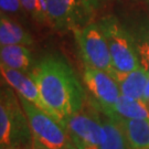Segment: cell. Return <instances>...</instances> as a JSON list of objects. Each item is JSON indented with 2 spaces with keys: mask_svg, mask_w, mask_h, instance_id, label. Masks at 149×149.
Instances as JSON below:
<instances>
[{
  "mask_svg": "<svg viewBox=\"0 0 149 149\" xmlns=\"http://www.w3.org/2000/svg\"><path fill=\"white\" fill-rule=\"evenodd\" d=\"M49 115L65 128L66 119L84 108L85 92L68 62L58 55L42 59L30 73Z\"/></svg>",
  "mask_w": 149,
  "mask_h": 149,
  "instance_id": "cell-1",
  "label": "cell"
},
{
  "mask_svg": "<svg viewBox=\"0 0 149 149\" xmlns=\"http://www.w3.org/2000/svg\"><path fill=\"white\" fill-rule=\"evenodd\" d=\"M20 0H0V8L2 13H17L21 9Z\"/></svg>",
  "mask_w": 149,
  "mask_h": 149,
  "instance_id": "cell-18",
  "label": "cell"
},
{
  "mask_svg": "<svg viewBox=\"0 0 149 149\" xmlns=\"http://www.w3.org/2000/svg\"><path fill=\"white\" fill-rule=\"evenodd\" d=\"M123 119H149V108L141 100L120 95L115 106V116Z\"/></svg>",
  "mask_w": 149,
  "mask_h": 149,
  "instance_id": "cell-15",
  "label": "cell"
},
{
  "mask_svg": "<svg viewBox=\"0 0 149 149\" xmlns=\"http://www.w3.org/2000/svg\"><path fill=\"white\" fill-rule=\"evenodd\" d=\"M79 51L86 66L105 71L112 75L115 72L106 39L97 23H87L73 30Z\"/></svg>",
  "mask_w": 149,
  "mask_h": 149,
  "instance_id": "cell-5",
  "label": "cell"
},
{
  "mask_svg": "<svg viewBox=\"0 0 149 149\" xmlns=\"http://www.w3.org/2000/svg\"><path fill=\"white\" fill-rule=\"evenodd\" d=\"M49 24L61 32L84 27L91 16L82 0H47Z\"/></svg>",
  "mask_w": 149,
  "mask_h": 149,
  "instance_id": "cell-8",
  "label": "cell"
},
{
  "mask_svg": "<svg viewBox=\"0 0 149 149\" xmlns=\"http://www.w3.org/2000/svg\"><path fill=\"white\" fill-rule=\"evenodd\" d=\"M0 70L2 79L6 81L8 85H10L16 91L19 97L27 100L39 109H41L42 112L47 113L49 115L48 108L43 103L37 84L30 75H27L21 71L10 69L3 64L0 65Z\"/></svg>",
  "mask_w": 149,
  "mask_h": 149,
  "instance_id": "cell-9",
  "label": "cell"
},
{
  "mask_svg": "<svg viewBox=\"0 0 149 149\" xmlns=\"http://www.w3.org/2000/svg\"><path fill=\"white\" fill-rule=\"evenodd\" d=\"M63 149H77L75 146H71V147H66V148H63Z\"/></svg>",
  "mask_w": 149,
  "mask_h": 149,
  "instance_id": "cell-21",
  "label": "cell"
},
{
  "mask_svg": "<svg viewBox=\"0 0 149 149\" xmlns=\"http://www.w3.org/2000/svg\"><path fill=\"white\" fill-rule=\"evenodd\" d=\"M0 44L5 45H23L30 47L33 44L31 36L18 23L10 20L1 13L0 17Z\"/></svg>",
  "mask_w": 149,
  "mask_h": 149,
  "instance_id": "cell-13",
  "label": "cell"
},
{
  "mask_svg": "<svg viewBox=\"0 0 149 149\" xmlns=\"http://www.w3.org/2000/svg\"><path fill=\"white\" fill-rule=\"evenodd\" d=\"M93 111H84L74 114L66 119L65 129L72 144L77 149H101L104 130L100 117V111L91 102Z\"/></svg>",
  "mask_w": 149,
  "mask_h": 149,
  "instance_id": "cell-6",
  "label": "cell"
},
{
  "mask_svg": "<svg viewBox=\"0 0 149 149\" xmlns=\"http://www.w3.org/2000/svg\"><path fill=\"white\" fill-rule=\"evenodd\" d=\"M5 149H16V148H5Z\"/></svg>",
  "mask_w": 149,
  "mask_h": 149,
  "instance_id": "cell-22",
  "label": "cell"
},
{
  "mask_svg": "<svg viewBox=\"0 0 149 149\" xmlns=\"http://www.w3.org/2000/svg\"><path fill=\"white\" fill-rule=\"evenodd\" d=\"M20 104L11 88H2L0 101V145L2 149L28 146L32 141L27 115Z\"/></svg>",
  "mask_w": 149,
  "mask_h": 149,
  "instance_id": "cell-3",
  "label": "cell"
},
{
  "mask_svg": "<svg viewBox=\"0 0 149 149\" xmlns=\"http://www.w3.org/2000/svg\"><path fill=\"white\" fill-rule=\"evenodd\" d=\"M32 135V149H63L74 146L66 129L47 113L19 97Z\"/></svg>",
  "mask_w": 149,
  "mask_h": 149,
  "instance_id": "cell-4",
  "label": "cell"
},
{
  "mask_svg": "<svg viewBox=\"0 0 149 149\" xmlns=\"http://www.w3.org/2000/svg\"><path fill=\"white\" fill-rule=\"evenodd\" d=\"M97 24L106 39L115 71L127 73L141 68L133 34L116 17H104Z\"/></svg>",
  "mask_w": 149,
  "mask_h": 149,
  "instance_id": "cell-2",
  "label": "cell"
},
{
  "mask_svg": "<svg viewBox=\"0 0 149 149\" xmlns=\"http://www.w3.org/2000/svg\"><path fill=\"white\" fill-rule=\"evenodd\" d=\"M114 119L122 127L128 149H149V119Z\"/></svg>",
  "mask_w": 149,
  "mask_h": 149,
  "instance_id": "cell-11",
  "label": "cell"
},
{
  "mask_svg": "<svg viewBox=\"0 0 149 149\" xmlns=\"http://www.w3.org/2000/svg\"><path fill=\"white\" fill-rule=\"evenodd\" d=\"M112 76L118 84L122 95L135 100H143L145 88L149 79V73L146 70L139 68L127 73L115 71Z\"/></svg>",
  "mask_w": 149,
  "mask_h": 149,
  "instance_id": "cell-10",
  "label": "cell"
},
{
  "mask_svg": "<svg viewBox=\"0 0 149 149\" xmlns=\"http://www.w3.org/2000/svg\"><path fill=\"white\" fill-rule=\"evenodd\" d=\"M130 32L135 40L140 65L149 73V20L138 23Z\"/></svg>",
  "mask_w": 149,
  "mask_h": 149,
  "instance_id": "cell-16",
  "label": "cell"
},
{
  "mask_svg": "<svg viewBox=\"0 0 149 149\" xmlns=\"http://www.w3.org/2000/svg\"><path fill=\"white\" fill-rule=\"evenodd\" d=\"M141 101H144V103L149 108V79H148V82H147V85H146V88H145L144 96H143V100Z\"/></svg>",
  "mask_w": 149,
  "mask_h": 149,
  "instance_id": "cell-20",
  "label": "cell"
},
{
  "mask_svg": "<svg viewBox=\"0 0 149 149\" xmlns=\"http://www.w3.org/2000/svg\"><path fill=\"white\" fill-rule=\"evenodd\" d=\"M1 64L10 69L28 72L33 69V58L30 50L23 45H5L0 50Z\"/></svg>",
  "mask_w": 149,
  "mask_h": 149,
  "instance_id": "cell-12",
  "label": "cell"
},
{
  "mask_svg": "<svg viewBox=\"0 0 149 149\" xmlns=\"http://www.w3.org/2000/svg\"><path fill=\"white\" fill-rule=\"evenodd\" d=\"M83 5L86 8V10L88 11V13L92 15L95 9H97L101 3L103 2V0H82Z\"/></svg>",
  "mask_w": 149,
  "mask_h": 149,
  "instance_id": "cell-19",
  "label": "cell"
},
{
  "mask_svg": "<svg viewBox=\"0 0 149 149\" xmlns=\"http://www.w3.org/2000/svg\"><path fill=\"white\" fill-rule=\"evenodd\" d=\"M20 2H21L23 9L28 11L37 21H39L40 23H49L48 19L43 16V13L41 12L38 0H20Z\"/></svg>",
  "mask_w": 149,
  "mask_h": 149,
  "instance_id": "cell-17",
  "label": "cell"
},
{
  "mask_svg": "<svg viewBox=\"0 0 149 149\" xmlns=\"http://www.w3.org/2000/svg\"><path fill=\"white\" fill-rule=\"evenodd\" d=\"M100 117L104 130L101 149H128L124 132L117 120L102 112L100 113Z\"/></svg>",
  "mask_w": 149,
  "mask_h": 149,
  "instance_id": "cell-14",
  "label": "cell"
},
{
  "mask_svg": "<svg viewBox=\"0 0 149 149\" xmlns=\"http://www.w3.org/2000/svg\"><path fill=\"white\" fill-rule=\"evenodd\" d=\"M84 83L93 95L91 101L97 109L108 117L115 116V106L120 94L118 84L112 75L105 71L85 66Z\"/></svg>",
  "mask_w": 149,
  "mask_h": 149,
  "instance_id": "cell-7",
  "label": "cell"
}]
</instances>
